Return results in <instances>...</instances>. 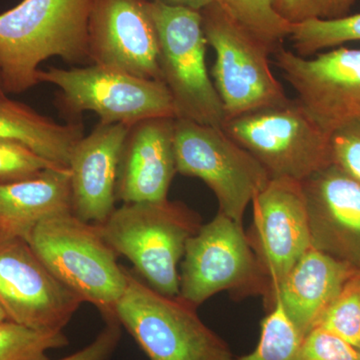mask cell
<instances>
[{"label": "cell", "mask_w": 360, "mask_h": 360, "mask_svg": "<svg viewBox=\"0 0 360 360\" xmlns=\"http://www.w3.org/2000/svg\"><path fill=\"white\" fill-rule=\"evenodd\" d=\"M315 328H321L360 348V271L345 283Z\"/></svg>", "instance_id": "25"}, {"label": "cell", "mask_w": 360, "mask_h": 360, "mask_svg": "<svg viewBox=\"0 0 360 360\" xmlns=\"http://www.w3.org/2000/svg\"><path fill=\"white\" fill-rule=\"evenodd\" d=\"M161 80L174 101L176 118L222 127L224 105L206 66L207 41L200 11L153 1Z\"/></svg>", "instance_id": "8"}, {"label": "cell", "mask_w": 360, "mask_h": 360, "mask_svg": "<svg viewBox=\"0 0 360 360\" xmlns=\"http://www.w3.org/2000/svg\"><path fill=\"white\" fill-rule=\"evenodd\" d=\"M221 129L262 163L270 179L302 181L331 163L329 134L297 99L229 118Z\"/></svg>", "instance_id": "6"}, {"label": "cell", "mask_w": 360, "mask_h": 360, "mask_svg": "<svg viewBox=\"0 0 360 360\" xmlns=\"http://www.w3.org/2000/svg\"><path fill=\"white\" fill-rule=\"evenodd\" d=\"M274 54L296 99L326 134L360 117V49L338 46L310 58L281 46Z\"/></svg>", "instance_id": "12"}, {"label": "cell", "mask_w": 360, "mask_h": 360, "mask_svg": "<svg viewBox=\"0 0 360 360\" xmlns=\"http://www.w3.org/2000/svg\"><path fill=\"white\" fill-rule=\"evenodd\" d=\"M82 303L27 241H0V307L8 321L39 330L63 331Z\"/></svg>", "instance_id": "13"}, {"label": "cell", "mask_w": 360, "mask_h": 360, "mask_svg": "<svg viewBox=\"0 0 360 360\" xmlns=\"http://www.w3.org/2000/svg\"><path fill=\"white\" fill-rule=\"evenodd\" d=\"M251 203L252 225L246 236L269 283L270 309L277 288L312 246L302 181L270 179Z\"/></svg>", "instance_id": "11"}, {"label": "cell", "mask_w": 360, "mask_h": 360, "mask_svg": "<svg viewBox=\"0 0 360 360\" xmlns=\"http://www.w3.org/2000/svg\"><path fill=\"white\" fill-rule=\"evenodd\" d=\"M68 345L63 331L39 330L11 321L0 322V360H49L47 352Z\"/></svg>", "instance_id": "23"}, {"label": "cell", "mask_w": 360, "mask_h": 360, "mask_svg": "<svg viewBox=\"0 0 360 360\" xmlns=\"http://www.w3.org/2000/svg\"><path fill=\"white\" fill-rule=\"evenodd\" d=\"M207 44L215 52L212 75L225 120L290 101L270 70L274 51L215 2L200 11Z\"/></svg>", "instance_id": "9"}, {"label": "cell", "mask_w": 360, "mask_h": 360, "mask_svg": "<svg viewBox=\"0 0 360 360\" xmlns=\"http://www.w3.org/2000/svg\"><path fill=\"white\" fill-rule=\"evenodd\" d=\"M221 291L239 298L262 295L265 303L269 296V283L243 224L219 212L187 241L179 298L198 309Z\"/></svg>", "instance_id": "7"}, {"label": "cell", "mask_w": 360, "mask_h": 360, "mask_svg": "<svg viewBox=\"0 0 360 360\" xmlns=\"http://www.w3.org/2000/svg\"><path fill=\"white\" fill-rule=\"evenodd\" d=\"M198 212L180 201L123 203L98 225L117 255L134 264L144 283L179 297V264L189 238L201 227Z\"/></svg>", "instance_id": "2"}, {"label": "cell", "mask_w": 360, "mask_h": 360, "mask_svg": "<svg viewBox=\"0 0 360 360\" xmlns=\"http://www.w3.org/2000/svg\"><path fill=\"white\" fill-rule=\"evenodd\" d=\"M357 0H274L276 13L288 23L331 20L349 14Z\"/></svg>", "instance_id": "27"}, {"label": "cell", "mask_w": 360, "mask_h": 360, "mask_svg": "<svg viewBox=\"0 0 360 360\" xmlns=\"http://www.w3.org/2000/svg\"><path fill=\"white\" fill-rule=\"evenodd\" d=\"M227 15L243 26L272 51L281 46L290 37V23L281 18L274 9V0H214Z\"/></svg>", "instance_id": "21"}, {"label": "cell", "mask_w": 360, "mask_h": 360, "mask_svg": "<svg viewBox=\"0 0 360 360\" xmlns=\"http://www.w3.org/2000/svg\"><path fill=\"white\" fill-rule=\"evenodd\" d=\"M331 163L360 181V117L329 134Z\"/></svg>", "instance_id": "29"}, {"label": "cell", "mask_w": 360, "mask_h": 360, "mask_svg": "<svg viewBox=\"0 0 360 360\" xmlns=\"http://www.w3.org/2000/svg\"><path fill=\"white\" fill-rule=\"evenodd\" d=\"M122 338V326L116 319H106L105 326L89 345L58 360H110Z\"/></svg>", "instance_id": "30"}, {"label": "cell", "mask_w": 360, "mask_h": 360, "mask_svg": "<svg viewBox=\"0 0 360 360\" xmlns=\"http://www.w3.org/2000/svg\"><path fill=\"white\" fill-rule=\"evenodd\" d=\"M39 84L58 87L56 105L65 122H82L85 111L103 124L130 125L151 117H176L172 94L165 82L123 71L89 65L39 71Z\"/></svg>", "instance_id": "5"}, {"label": "cell", "mask_w": 360, "mask_h": 360, "mask_svg": "<svg viewBox=\"0 0 360 360\" xmlns=\"http://www.w3.org/2000/svg\"><path fill=\"white\" fill-rule=\"evenodd\" d=\"M4 321H8V319H7V316L6 312H4V310L1 309V307H0V322Z\"/></svg>", "instance_id": "33"}, {"label": "cell", "mask_w": 360, "mask_h": 360, "mask_svg": "<svg viewBox=\"0 0 360 360\" xmlns=\"http://www.w3.org/2000/svg\"><path fill=\"white\" fill-rule=\"evenodd\" d=\"M359 360H360V348H359Z\"/></svg>", "instance_id": "34"}, {"label": "cell", "mask_w": 360, "mask_h": 360, "mask_svg": "<svg viewBox=\"0 0 360 360\" xmlns=\"http://www.w3.org/2000/svg\"><path fill=\"white\" fill-rule=\"evenodd\" d=\"M302 186L312 248L360 271V181L330 163Z\"/></svg>", "instance_id": "15"}, {"label": "cell", "mask_w": 360, "mask_h": 360, "mask_svg": "<svg viewBox=\"0 0 360 360\" xmlns=\"http://www.w3.org/2000/svg\"><path fill=\"white\" fill-rule=\"evenodd\" d=\"M153 0H96L90 14L91 65L161 80Z\"/></svg>", "instance_id": "14"}, {"label": "cell", "mask_w": 360, "mask_h": 360, "mask_svg": "<svg viewBox=\"0 0 360 360\" xmlns=\"http://www.w3.org/2000/svg\"><path fill=\"white\" fill-rule=\"evenodd\" d=\"M58 167H61L45 160L25 144L0 139V184L33 179L45 170Z\"/></svg>", "instance_id": "26"}, {"label": "cell", "mask_w": 360, "mask_h": 360, "mask_svg": "<svg viewBox=\"0 0 360 360\" xmlns=\"http://www.w3.org/2000/svg\"><path fill=\"white\" fill-rule=\"evenodd\" d=\"M84 135L82 122H56L25 103L0 97V139L25 144L58 167L68 168L72 149Z\"/></svg>", "instance_id": "20"}, {"label": "cell", "mask_w": 360, "mask_h": 360, "mask_svg": "<svg viewBox=\"0 0 360 360\" xmlns=\"http://www.w3.org/2000/svg\"><path fill=\"white\" fill-rule=\"evenodd\" d=\"M359 270L310 248L274 293L290 321L304 338ZM274 307V305H272Z\"/></svg>", "instance_id": "18"}, {"label": "cell", "mask_w": 360, "mask_h": 360, "mask_svg": "<svg viewBox=\"0 0 360 360\" xmlns=\"http://www.w3.org/2000/svg\"><path fill=\"white\" fill-rule=\"evenodd\" d=\"M158 4L172 7H182L194 11H200L210 6L214 0H155Z\"/></svg>", "instance_id": "31"}, {"label": "cell", "mask_w": 360, "mask_h": 360, "mask_svg": "<svg viewBox=\"0 0 360 360\" xmlns=\"http://www.w3.org/2000/svg\"><path fill=\"white\" fill-rule=\"evenodd\" d=\"M94 2L22 0L0 13V68L7 94L39 84V65L46 59L91 65L89 28Z\"/></svg>", "instance_id": "1"}, {"label": "cell", "mask_w": 360, "mask_h": 360, "mask_svg": "<svg viewBox=\"0 0 360 360\" xmlns=\"http://www.w3.org/2000/svg\"><path fill=\"white\" fill-rule=\"evenodd\" d=\"M70 212L68 168H51L33 179L0 184V241H26L40 222Z\"/></svg>", "instance_id": "19"}, {"label": "cell", "mask_w": 360, "mask_h": 360, "mask_svg": "<svg viewBox=\"0 0 360 360\" xmlns=\"http://www.w3.org/2000/svg\"><path fill=\"white\" fill-rule=\"evenodd\" d=\"M290 39L295 53L302 58L315 56L350 41H360V13L338 20H312L291 26Z\"/></svg>", "instance_id": "22"}, {"label": "cell", "mask_w": 360, "mask_h": 360, "mask_svg": "<svg viewBox=\"0 0 360 360\" xmlns=\"http://www.w3.org/2000/svg\"><path fill=\"white\" fill-rule=\"evenodd\" d=\"M175 120L160 116L130 125L120 153L116 200L123 203L167 200L177 174Z\"/></svg>", "instance_id": "16"}, {"label": "cell", "mask_w": 360, "mask_h": 360, "mask_svg": "<svg viewBox=\"0 0 360 360\" xmlns=\"http://www.w3.org/2000/svg\"><path fill=\"white\" fill-rule=\"evenodd\" d=\"M45 266L82 302H89L106 319L115 310L127 284V269L103 238L98 225L72 212L53 215L40 222L27 238Z\"/></svg>", "instance_id": "3"}, {"label": "cell", "mask_w": 360, "mask_h": 360, "mask_svg": "<svg viewBox=\"0 0 360 360\" xmlns=\"http://www.w3.org/2000/svg\"><path fill=\"white\" fill-rule=\"evenodd\" d=\"M359 350L321 328L303 338L296 360H359Z\"/></svg>", "instance_id": "28"}, {"label": "cell", "mask_w": 360, "mask_h": 360, "mask_svg": "<svg viewBox=\"0 0 360 360\" xmlns=\"http://www.w3.org/2000/svg\"><path fill=\"white\" fill-rule=\"evenodd\" d=\"M7 96L4 90V79H2L1 68H0V97Z\"/></svg>", "instance_id": "32"}, {"label": "cell", "mask_w": 360, "mask_h": 360, "mask_svg": "<svg viewBox=\"0 0 360 360\" xmlns=\"http://www.w3.org/2000/svg\"><path fill=\"white\" fill-rule=\"evenodd\" d=\"M115 317L149 360H231L229 345L201 321L195 307L163 295L127 270Z\"/></svg>", "instance_id": "4"}, {"label": "cell", "mask_w": 360, "mask_h": 360, "mask_svg": "<svg viewBox=\"0 0 360 360\" xmlns=\"http://www.w3.org/2000/svg\"><path fill=\"white\" fill-rule=\"evenodd\" d=\"M174 153L177 174L202 180L217 196L219 212L238 224L270 179L262 163L221 127L176 118Z\"/></svg>", "instance_id": "10"}, {"label": "cell", "mask_w": 360, "mask_h": 360, "mask_svg": "<svg viewBox=\"0 0 360 360\" xmlns=\"http://www.w3.org/2000/svg\"><path fill=\"white\" fill-rule=\"evenodd\" d=\"M302 340L281 303L276 302L262 322L257 348L245 356L231 360H296Z\"/></svg>", "instance_id": "24"}, {"label": "cell", "mask_w": 360, "mask_h": 360, "mask_svg": "<svg viewBox=\"0 0 360 360\" xmlns=\"http://www.w3.org/2000/svg\"><path fill=\"white\" fill-rule=\"evenodd\" d=\"M129 125L99 122L84 135L70 158L71 212L96 225L115 212L120 153Z\"/></svg>", "instance_id": "17"}]
</instances>
